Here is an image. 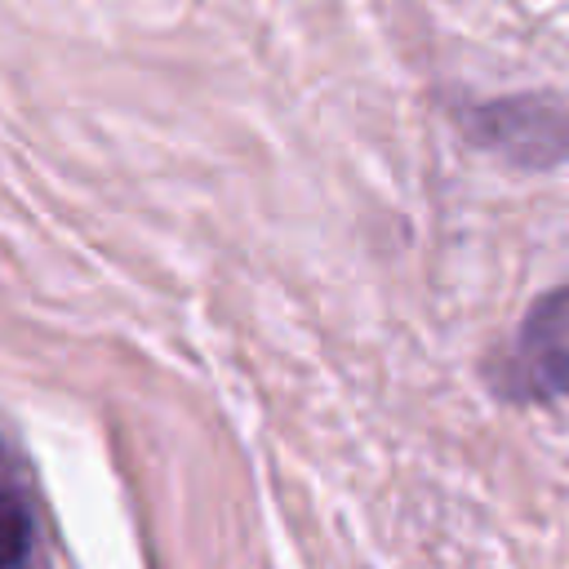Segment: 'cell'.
<instances>
[{
  "instance_id": "obj_3",
  "label": "cell",
  "mask_w": 569,
  "mask_h": 569,
  "mask_svg": "<svg viewBox=\"0 0 569 569\" xmlns=\"http://www.w3.org/2000/svg\"><path fill=\"white\" fill-rule=\"evenodd\" d=\"M31 547V516L22 498L0 489V569H18Z\"/></svg>"
},
{
  "instance_id": "obj_1",
  "label": "cell",
  "mask_w": 569,
  "mask_h": 569,
  "mask_svg": "<svg viewBox=\"0 0 569 569\" xmlns=\"http://www.w3.org/2000/svg\"><path fill=\"white\" fill-rule=\"evenodd\" d=\"M458 133L498 156L511 169H556L569 160V93H498V98H458L449 107Z\"/></svg>"
},
{
  "instance_id": "obj_2",
  "label": "cell",
  "mask_w": 569,
  "mask_h": 569,
  "mask_svg": "<svg viewBox=\"0 0 569 569\" xmlns=\"http://www.w3.org/2000/svg\"><path fill=\"white\" fill-rule=\"evenodd\" d=\"M493 396L511 405H547L569 396V284L533 298L516 333L489 360Z\"/></svg>"
}]
</instances>
